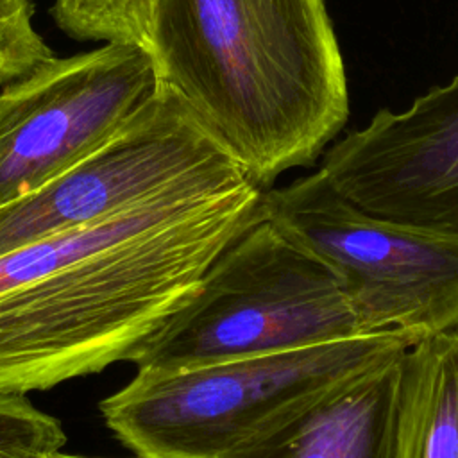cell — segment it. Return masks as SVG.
Listing matches in <instances>:
<instances>
[{
  "mask_svg": "<svg viewBox=\"0 0 458 458\" xmlns=\"http://www.w3.org/2000/svg\"><path fill=\"white\" fill-rule=\"evenodd\" d=\"M38 458H95V456H82V454H70V453H63L61 449L57 451H50V453H45V454H39ZM134 458H140V456H134Z\"/></svg>",
  "mask_w": 458,
  "mask_h": 458,
  "instance_id": "obj_14",
  "label": "cell"
},
{
  "mask_svg": "<svg viewBox=\"0 0 458 458\" xmlns=\"http://www.w3.org/2000/svg\"><path fill=\"white\" fill-rule=\"evenodd\" d=\"M148 48L111 41L50 55L0 88V206L32 193L118 132L159 91Z\"/></svg>",
  "mask_w": 458,
  "mask_h": 458,
  "instance_id": "obj_6",
  "label": "cell"
},
{
  "mask_svg": "<svg viewBox=\"0 0 458 458\" xmlns=\"http://www.w3.org/2000/svg\"><path fill=\"white\" fill-rule=\"evenodd\" d=\"M150 52L161 84L261 190L313 165L347 122L324 0H154Z\"/></svg>",
  "mask_w": 458,
  "mask_h": 458,
  "instance_id": "obj_2",
  "label": "cell"
},
{
  "mask_svg": "<svg viewBox=\"0 0 458 458\" xmlns=\"http://www.w3.org/2000/svg\"><path fill=\"white\" fill-rule=\"evenodd\" d=\"M229 152L93 224L0 256V388L47 390L129 361L261 218Z\"/></svg>",
  "mask_w": 458,
  "mask_h": 458,
  "instance_id": "obj_1",
  "label": "cell"
},
{
  "mask_svg": "<svg viewBox=\"0 0 458 458\" xmlns=\"http://www.w3.org/2000/svg\"><path fill=\"white\" fill-rule=\"evenodd\" d=\"M320 170L369 213L458 227V75L406 111H377L324 150Z\"/></svg>",
  "mask_w": 458,
  "mask_h": 458,
  "instance_id": "obj_8",
  "label": "cell"
},
{
  "mask_svg": "<svg viewBox=\"0 0 458 458\" xmlns=\"http://www.w3.org/2000/svg\"><path fill=\"white\" fill-rule=\"evenodd\" d=\"M152 7L154 0H52L50 14L73 39L138 43L150 50Z\"/></svg>",
  "mask_w": 458,
  "mask_h": 458,
  "instance_id": "obj_11",
  "label": "cell"
},
{
  "mask_svg": "<svg viewBox=\"0 0 458 458\" xmlns=\"http://www.w3.org/2000/svg\"><path fill=\"white\" fill-rule=\"evenodd\" d=\"M61 422L23 392L0 388V458H38L64 445Z\"/></svg>",
  "mask_w": 458,
  "mask_h": 458,
  "instance_id": "obj_12",
  "label": "cell"
},
{
  "mask_svg": "<svg viewBox=\"0 0 458 458\" xmlns=\"http://www.w3.org/2000/svg\"><path fill=\"white\" fill-rule=\"evenodd\" d=\"M404 351L345 379L225 458H397Z\"/></svg>",
  "mask_w": 458,
  "mask_h": 458,
  "instance_id": "obj_9",
  "label": "cell"
},
{
  "mask_svg": "<svg viewBox=\"0 0 458 458\" xmlns=\"http://www.w3.org/2000/svg\"><path fill=\"white\" fill-rule=\"evenodd\" d=\"M261 215L331 268L363 335L458 329V227L369 213L320 168L265 190Z\"/></svg>",
  "mask_w": 458,
  "mask_h": 458,
  "instance_id": "obj_5",
  "label": "cell"
},
{
  "mask_svg": "<svg viewBox=\"0 0 458 458\" xmlns=\"http://www.w3.org/2000/svg\"><path fill=\"white\" fill-rule=\"evenodd\" d=\"M54 55L34 27L30 0H0V88Z\"/></svg>",
  "mask_w": 458,
  "mask_h": 458,
  "instance_id": "obj_13",
  "label": "cell"
},
{
  "mask_svg": "<svg viewBox=\"0 0 458 458\" xmlns=\"http://www.w3.org/2000/svg\"><path fill=\"white\" fill-rule=\"evenodd\" d=\"M358 335L331 268L261 215L129 361L138 370H172Z\"/></svg>",
  "mask_w": 458,
  "mask_h": 458,
  "instance_id": "obj_4",
  "label": "cell"
},
{
  "mask_svg": "<svg viewBox=\"0 0 458 458\" xmlns=\"http://www.w3.org/2000/svg\"><path fill=\"white\" fill-rule=\"evenodd\" d=\"M397 458H458V329L404 351Z\"/></svg>",
  "mask_w": 458,
  "mask_h": 458,
  "instance_id": "obj_10",
  "label": "cell"
},
{
  "mask_svg": "<svg viewBox=\"0 0 458 458\" xmlns=\"http://www.w3.org/2000/svg\"><path fill=\"white\" fill-rule=\"evenodd\" d=\"M411 344L403 333L383 331L184 369L138 370L100 403V413L140 458H225Z\"/></svg>",
  "mask_w": 458,
  "mask_h": 458,
  "instance_id": "obj_3",
  "label": "cell"
},
{
  "mask_svg": "<svg viewBox=\"0 0 458 458\" xmlns=\"http://www.w3.org/2000/svg\"><path fill=\"white\" fill-rule=\"evenodd\" d=\"M224 152L188 106L161 84L104 147L0 206V256L125 209Z\"/></svg>",
  "mask_w": 458,
  "mask_h": 458,
  "instance_id": "obj_7",
  "label": "cell"
}]
</instances>
